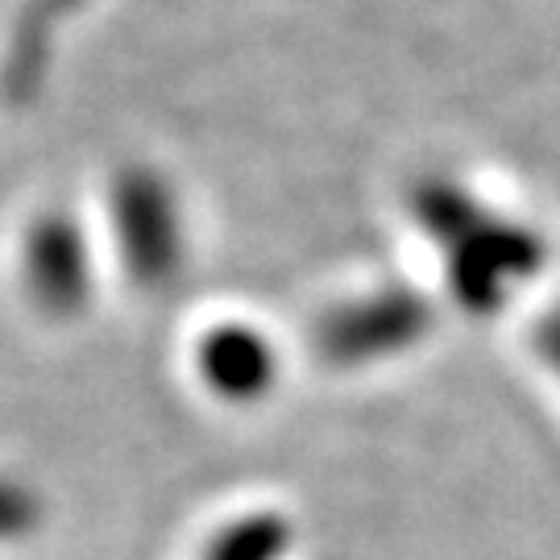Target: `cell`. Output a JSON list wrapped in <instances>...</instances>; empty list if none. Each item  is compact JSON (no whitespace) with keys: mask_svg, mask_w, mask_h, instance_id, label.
<instances>
[{"mask_svg":"<svg viewBox=\"0 0 560 560\" xmlns=\"http://www.w3.org/2000/svg\"><path fill=\"white\" fill-rule=\"evenodd\" d=\"M120 261L138 287H166L183 266V221L175 191L154 171H125L113 187Z\"/></svg>","mask_w":560,"mask_h":560,"instance_id":"obj_1","label":"cell"},{"mask_svg":"<svg viewBox=\"0 0 560 560\" xmlns=\"http://www.w3.org/2000/svg\"><path fill=\"white\" fill-rule=\"evenodd\" d=\"M420 303L407 295H378L328 316L320 328V353L328 361H365L399 349L420 332Z\"/></svg>","mask_w":560,"mask_h":560,"instance_id":"obj_3","label":"cell"},{"mask_svg":"<svg viewBox=\"0 0 560 560\" xmlns=\"http://www.w3.org/2000/svg\"><path fill=\"white\" fill-rule=\"evenodd\" d=\"M21 279L30 300L38 303L46 316L67 320L83 312L92 295V258H88V237L67 212H46L25 229L21 245Z\"/></svg>","mask_w":560,"mask_h":560,"instance_id":"obj_2","label":"cell"},{"mask_svg":"<svg viewBox=\"0 0 560 560\" xmlns=\"http://www.w3.org/2000/svg\"><path fill=\"white\" fill-rule=\"evenodd\" d=\"M38 523V494L21 481L0 478V540L25 536Z\"/></svg>","mask_w":560,"mask_h":560,"instance_id":"obj_6","label":"cell"},{"mask_svg":"<svg viewBox=\"0 0 560 560\" xmlns=\"http://www.w3.org/2000/svg\"><path fill=\"white\" fill-rule=\"evenodd\" d=\"M200 374L221 399L254 402L275 386L279 358H275L270 340L261 337L258 328H249V324H217L200 340Z\"/></svg>","mask_w":560,"mask_h":560,"instance_id":"obj_4","label":"cell"},{"mask_svg":"<svg viewBox=\"0 0 560 560\" xmlns=\"http://www.w3.org/2000/svg\"><path fill=\"white\" fill-rule=\"evenodd\" d=\"M287 523L279 515H245V520L229 523L221 536L212 540L203 560H279L287 552Z\"/></svg>","mask_w":560,"mask_h":560,"instance_id":"obj_5","label":"cell"}]
</instances>
